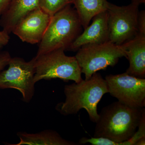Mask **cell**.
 <instances>
[{
	"mask_svg": "<svg viewBox=\"0 0 145 145\" xmlns=\"http://www.w3.org/2000/svg\"><path fill=\"white\" fill-rule=\"evenodd\" d=\"M145 137H142L137 140L135 145H145Z\"/></svg>",
	"mask_w": 145,
	"mask_h": 145,
	"instance_id": "d6986e66",
	"label": "cell"
},
{
	"mask_svg": "<svg viewBox=\"0 0 145 145\" xmlns=\"http://www.w3.org/2000/svg\"><path fill=\"white\" fill-rule=\"evenodd\" d=\"M92 22L75 39L68 50H78L85 45L98 44L109 41L107 11L101 12L92 18Z\"/></svg>",
	"mask_w": 145,
	"mask_h": 145,
	"instance_id": "30bf717a",
	"label": "cell"
},
{
	"mask_svg": "<svg viewBox=\"0 0 145 145\" xmlns=\"http://www.w3.org/2000/svg\"><path fill=\"white\" fill-rule=\"evenodd\" d=\"M11 0H0V17L8 8Z\"/></svg>",
	"mask_w": 145,
	"mask_h": 145,
	"instance_id": "ac0fdd59",
	"label": "cell"
},
{
	"mask_svg": "<svg viewBox=\"0 0 145 145\" xmlns=\"http://www.w3.org/2000/svg\"><path fill=\"white\" fill-rule=\"evenodd\" d=\"M39 7V0H11L1 16L0 26L10 34L16 24L25 16Z\"/></svg>",
	"mask_w": 145,
	"mask_h": 145,
	"instance_id": "7c38bea8",
	"label": "cell"
},
{
	"mask_svg": "<svg viewBox=\"0 0 145 145\" xmlns=\"http://www.w3.org/2000/svg\"><path fill=\"white\" fill-rule=\"evenodd\" d=\"M74 0H39V7L51 16L69 5Z\"/></svg>",
	"mask_w": 145,
	"mask_h": 145,
	"instance_id": "9a60e30c",
	"label": "cell"
},
{
	"mask_svg": "<svg viewBox=\"0 0 145 145\" xmlns=\"http://www.w3.org/2000/svg\"><path fill=\"white\" fill-rule=\"evenodd\" d=\"M131 3L139 5L141 4L145 3V0H131Z\"/></svg>",
	"mask_w": 145,
	"mask_h": 145,
	"instance_id": "ffe728a7",
	"label": "cell"
},
{
	"mask_svg": "<svg viewBox=\"0 0 145 145\" xmlns=\"http://www.w3.org/2000/svg\"><path fill=\"white\" fill-rule=\"evenodd\" d=\"M20 141L10 145H80L79 143L64 139L55 131L47 130L36 133L19 132L17 134Z\"/></svg>",
	"mask_w": 145,
	"mask_h": 145,
	"instance_id": "4fadbf2b",
	"label": "cell"
},
{
	"mask_svg": "<svg viewBox=\"0 0 145 145\" xmlns=\"http://www.w3.org/2000/svg\"><path fill=\"white\" fill-rule=\"evenodd\" d=\"M52 17L39 7L22 18L14 26L12 32L23 42L32 44H39Z\"/></svg>",
	"mask_w": 145,
	"mask_h": 145,
	"instance_id": "9c48e42d",
	"label": "cell"
},
{
	"mask_svg": "<svg viewBox=\"0 0 145 145\" xmlns=\"http://www.w3.org/2000/svg\"><path fill=\"white\" fill-rule=\"evenodd\" d=\"M64 92L65 100L55 107L58 112L68 116L77 114L84 109L90 121L96 123L99 117L97 106L108 89L105 79L96 72L88 80L65 86Z\"/></svg>",
	"mask_w": 145,
	"mask_h": 145,
	"instance_id": "6da1fadb",
	"label": "cell"
},
{
	"mask_svg": "<svg viewBox=\"0 0 145 145\" xmlns=\"http://www.w3.org/2000/svg\"><path fill=\"white\" fill-rule=\"evenodd\" d=\"M82 27L75 8L71 5L65 7L52 16L36 56L55 50L68 49Z\"/></svg>",
	"mask_w": 145,
	"mask_h": 145,
	"instance_id": "3957f363",
	"label": "cell"
},
{
	"mask_svg": "<svg viewBox=\"0 0 145 145\" xmlns=\"http://www.w3.org/2000/svg\"><path fill=\"white\" fill-rule=\"evenodd\" d=\"M107 0H74V7L83 28L85 29L92 18L101 12L107 10Z\"/></svg>",
	"mask_w": 145,
	"mask_h": 145,
	"instance_id": "5bb4252c",
	"label": "cell"
},
{
	"mask_svg": "<svg viewBox=\"0 0 145 145\" xmlns=\"http://www.w3.org/2000/svg\"><path fill=\"white\" fill-rule=\"evenodd\" d=\"M144 110L129 106L118 101L104 107L96 123L93 137L107 138L120 145L134 135Z\"/></svg>",
	"mask_w": 145,
	"mask_h": 145,
	"instance_id": "7a4b0ae2",
	"label": "cell"
},
{
	"mask_svg": "<svg viewBox=\"0 0 145 145\" xmlns=\"http://www.w3.org/2000/svg\"><path fill=\"white\" fill-rule=\"evenodd\" d=\"M9 40V34L4 30L0 31V50L8 44Z\"/></svg>",
	"mask_w": 145,
	"mask_h": 145,
	"instance_id": "e0dca14e",
	"label": "cell"
},
{
	"mask_svg": "<svg viewBox=\"0 0 145 145\" xmlns=\"http://www.w3.org/2000/svg\"><path fill=\"white\" fill-rule=\"evenodd\" d=\"M8 66L0 72V89H17L22 93V101L29 103L35 93V57L28 62L20 57H11Z\"/></svg>",
	"mask_w": 145,
	"mask_h": 145,
	"instance_id": "52a82bcc",
	"label": "cell"
},
{
	"mask_svg": "<svg viewBox=\"0 0 145 145\" xmlns=\"http://www.w3.org/2000/svg\"><path fill=\"white\" fill-rule=\"evenodd\" d=\"M65 50L59 49L36 56L34 82L61 79L65 82L78 83L83 80L82 72L75 57L65 54Z\"/></svg>",
	"mask_w": 145,
	"mask_h": 145,
	"instance_id": "277c9868",
	"label": "cell"
},
{
	"mask_svg": "<svg viewBox=\"0 0 145 145\" xmlns=\"http://www.w3.org/2000/svg\"><path fill=\"white\" fill-rule=\"evenodd\" d=\"M11 57L8 51H0V72L8 66Z\"/></svg>",
	"mask_w": 145,
	"mask_h": 145,
	"instance_id": "2e32d148",
	"label": "cell"
},
{
	"mask_svg": "<svg viewBox=\"0 0 145 145\" xmlns=\"http://www.w3.org/2000/svg\"><path fill=\"white\" fill-rule=\"evenodd\" d=\"M129 65L126 72L137 78L145 77V32H138L131 40L121 45Z\"/></svg>",
	"mask_w": 145,
	"mask_h": 145,
	"instance_id": "8fae6325",
	"label": "cell"
},
{
	"mask_svg": "<svg viewBox=\"0 0 145 145\" xmlns=\"http://www.w3.org/2000/svg\"><path fill=\"white\" fill-rule=\"evenodd\" d=\"M78 50L75 57L85 80L89 79L99 71L114 66L120 58L126 57L121 45H118L109 41L85 45Z\"/></svg>",
	"mask_w": 145,
	"mask_h": 145,
	"instance_id": "5b68a950",
	"label": "cell"
},
{
	"mask_svg": "<svg viewBox=\"0 0 145 145\" xmlns=\"http://www.w3.org/2000/svg\"><path fill=\"white\" fill-rule=\"evenodd\" d=\"M139 6L131 3L128 5L119 6L109 3L107 10L109 41L121 45L137 35Z\"/></svg>",
	"mask_w": 145,
	"mask_h": 145,
	"instance_id": "8992f818",
	"label": "cell"
},
{
	"mask_svg": "<svg viewBox=\"0 0 145 145\" xmlns=\"http://www.w3.org/2000/svg\"><path fill=\"white\" fill-rule=\"evenodd\" d=\"M108 93L128 106L144 108L145 106V79L126 72L106 76Z\"/></svg>",
	"mask_w": 145,
	"mask_h": 145,
	"instance_id": "ba28073f",
	"label": "cell"
}]
</instances>
